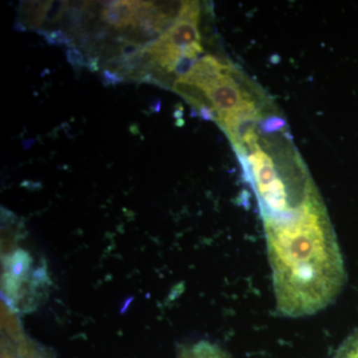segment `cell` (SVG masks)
<instances>
[{
  "instance_id": "obj_1",
  "label": "cell",
  "mask_w": 358,
  "mask_h": 358,
  "mask_svg": "<svg viewBox=\"0 0 358 358\" xmlns=\"http://www.w3.org/2000/svg\"><path fill=\"white\" fill-rule=\"evenodd\" d=\"M275 310L288 317L329 307L345 286V263L322 196L287 217L263 221Z\"/></svg>"
},
{
  "instance_id": "obj_2",
  "label": "cell",
  "mask_w": 358,
  "mask_h": 358,
  "mask_svg": "<svg viewBox=\"0 0 358 358\" xmlns=\"http://www.w3.org/2000/svg\"><path fill=\"white\" fill-rule=\"evenodd\" d=\"M101 18L115 29H133L138 22L143 1H112L103 4Z\"/></svg>"
},
{
  "instance_id": "obj_3",
  "label": "cell",
  "mask_w": 358,
  "mask_h": 358,
  "mask_svg": "<svg viewBox=\"0 0 358 358\" xmlns=\"http://www.w3.org/2000/svg\"><path fill=\"white\" fill-rule=\"evenodd\" d=\"M51 1H22L20 8V17L16 28H40L46 21Z\"/></svg>"
},
{
  "instance_id": "obj_4",
  "label": "cell",
  "mask_w": 358,
  "mask_h": 358,
  "mask_svg": "<svg viewBox=\"0 0 358 358\" xmlns=\"http://www.w3.org/2000/svg\"><path fill=\"white\" fill-rule=\"evenodd\" d=\"M333 358H358V329L348 336Z\"/></svg>"
},
{
  "instance_id": "obj_5",
  "label": "cell",
  "mask_w": 358,
  "mask_h": 358,
  "mask_svg": "<svg viewBox=\"0 0 358 358\" xmlns=\"http://www.w3.org/2000/svg\"><path fill=\"white\" fill-rule=\"evenodd\" d=\"M39 33L43 35L48 43L68 46L69 48L74 47L73 46V40L62 30H52V31L51 30H42Z\"/></svg>"
},
{
  "instance_id": "obj_6",
  "label": "cell",
  "mask_w": 358,
  "mask_h": 358,
  "mask_svg": "<svg viewBox=\"0 0 358 358\" xmlns=\"http://www.w3.org/2000/svg\"><path fill=\"white\" fill-rule=\"evenodd\" d=\"M68 62L76 69L88 67L89 60L85 59L84 54L81 51L73 47L67 50Z\"/></svg>"
},
{
  "instance_id": "obj_7",
  "label": "cell",
  "mask_w": 358,
  "mask_h": 358,
  "mask_svg": "<svg viewBox=\"0 0 358 358\" xmlns=\"http://www.w3.org/2000/svg\"><path fill=\"white\" fill-rule=\"evenodd\" d=\"M103 80L105 84L115 85L122 83L124 78L121 74H119V73L115 72V71L106 69L103 73Z\"/></svg>"
}]
</instances>
